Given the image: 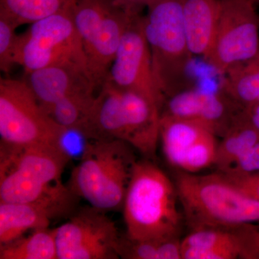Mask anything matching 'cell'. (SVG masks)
<instances>
[{
	"mask_svg": "<svg viewBox=\"0 0 259 259\" xmlns=\"http://www.w3.org/2000/svg\"><path fill=\"white\" fill-rule=\"evenodd\" d=\"M161 117L160 107L146 97L105 80L95 97L89 138L125 141L153 160L159 144Z\"/></svg>",
	"mask_w": 259,
	"mask_h": 259,
	"instance_id": "obj_2",
	"label": "cell"
},
{
	"mask_svg": "<svg viewBox=\"0 0 259 259\" xmlns=\"http://www.w3.org/2000/svg\"><path fill=\"white\" fill-rule=\"evenodd\" d=\"M224 75L221 91L243 110L259 105V54L235 65Z\"/></svg>",
	"mask_w": 259,
	"mask_h": 259,
	"instance_id": "obj_20",
	"label": "cell"
},
{
	"mask_svg": "<svg viewBox=\"0 0 259 259\" xmlns=\"http://www.w3.org/2000/svg\"><path fill=\"white\" fill-rule=\"evenodd\" d=\"M217 136L195 121L161 115L159 143L168 163L196 174L215 163Z\"/></svg>",
	"mask_w": 259,
	"mask_h": 259,
	"instance_id": "obj_13",
	"label": "cell"
},
{
	"mask_svg": "<svg viewBox=\"0 0 259 259\" xmlns=\"http://www.w3.org/2000/svg\"><path fill=\"white\" fill-rule=\"evenodd\" d=\"M56 228L58 259H117L121 237L105 211L76 209Z\"/></svg>",
	"mask_w": 259,
	"mask_h": 259,
	"instance_id": "obj_11",
	"label": "cell"
},
{
	"mask_svg": "<svg viewBox=\"0 0 259 259\" xmlns=\"http://www.w3.org/2000/svg\"><path fill=\"white\" fill-rule=\"evenodd\" d=\"M95 93L94 90H85L72 94L53 105L47 112L61 127L79 131L90 140V121Z\"/></svg>",
	"mask_w": 259,
	"mask_h": 259,
	"instance_id": "obj_21",
	"label": "cell"
},
{
	"mask_svg": "<svg viewBox=\"0 0 259 259\" xmlns=\"http://www.w3.org/2000/svg\"><path fill=\"white\" fill-rule=\"evenodd\" d=\"M18 28L9 18L0 14V69L8 74L15 65L14 54Z\"/></svg>",
	"mask_w": 259,
	"mask_h": 259,
	"instance_id": "obj_24",
	"label": "cell"
},
{
	"mask_svg": "<svg viewBox=\"0 0 259 259\" xmlns=\"http://www.w3.org/2000/svg\"><path fill=\"white\" fill-rule=\"evenodd\" d=\"M224 176L245 194L259 201V172L241 177Z\"/></svg>",
	"mask_w": 259,
	"mask_h": 259,
	"instance_id": "obj_27",
	"label": "cell"
},
{
	"mask_svg": "<svg viewBox=\"0 0 259 259\" xmlns=\"http://www.w3.org/2000/svg\"><path fill=\"white\" fill-rule=\"evenodd\" d=\"M255 3H259V0H255Z\"/></svg>",
	"mask_w": 259,
	"mask_h": 259,
	"instance_id": "obj_30",
	"label": "cell"
},
{
	"mask_svg": "<svg viewBox=\"0 0 259 259\" xmlns=\"http://www.w3.org/2000/svg\"><path fill=\"white\" fill-rule=\"evenodd\" d=\"M219 172V171H218ZM259 172V141L235 161L226 171L220 172L228 177H241Z\"/></svg>",
	"mask_w": 259,
	"mask_h": 259,
	"instance_id": "obj_25",
	"label": "cell"
},
{
	"mask_svg": "<svg viewBox=\"0 0 259 259\" xmlns=\"http://www.w3.org/2000/svg\"><path fill=\"white\" fill-rule=\"evenodd\" d=\"M182 259L244 258L238 228H202L182 239Z\"/></svg>",
	"mask_w": 259,
	"mask_h": 259,
	"instance_id": "obj_17",
	"label": "cell"
},
{
	"mask_svg": "<svg viewBox=\"0 0 259 259\" xmlns=\"http://www.w3.org/2000/svg\"><path fill=\"white\" fill-rule=\"evenodd\" d=\"M131 145L117 139L89 141L70 177V190L100 210H122L138 159Z\"/></svg>",
	"mask_w": 259,
	"mask_h": 259,
	"instance_id": "obj_4",
	"label": "cell"
},
{
	"mask_svg": "<svg viewBox=\"0 0 259 259\" xmlns=\"http://www.w3.org/2000/svg\"><path fill=\"white\" fill-rule=\"evenodd\" d=\"M0 259H58L56 228L36 230L0 245Z\"/></svg>",
	"mask_w": 259,
	"mask_h": 259,
	"instance_id": "obj_22",
	"label": "cell"
},
{
	"mask_svg": "<svg viewBox=\"0 0 259 259\" xmlns=\"http://www.w3.org/2000/svg\"><path fill=\"white\" fill-rule=\"evenodd\" d=\"M248 112L249 114L250 119L253 121L255 127L259 131V105L258 106L255 107L254 108L251 109L250 110H248Z\"/></svg>",
	"mask_w": 259,
	"mask_h": 259,
	"instance_id": "obj_29",
	"label": "cell"
},
{
	"mask_svg": "<svg viewBox=\"0 0 259 259\" xmlns=\"http://www.w3.org/2000/svg\"><path fill=\"white\" fill-rule=\"evenodd\" d=\"M77 0H0V14L18 26L32 24L71 8Z\"/></svg>",
	"mask_w": 259,
	"mask_h": 259,
	"instance_id": "obj_23",
	"label": "cell"
},
{
	"mask_svg": "<svg viewBox=\"0 0 259 259\" xmlns=\"http://www.w3.org/2000/svg\"><path fill=\"white\" fill-rule=\"evenodd\" d=\"M28 75L27 82L46 112L72 94L85 90L97 91L87 69L76 65L48 66Z\"/></svg>",
	"mask_w": 259,
	"mask_h": 259,
	"instance_id": "obj_16",
	"label": "cell"
},
{
	"mask_svg": "<svg viewBox=\"0 0 259 259\" xmlns=\"http://www.w3.org/2000/svg\"><path fill=\"white\" fill-rule=\"evenodd\" d=\"M65 130L44 110L27 81L0 78L1 145L60 146Z\"/></svg>",
	"mask_w": 259,
	"mask_h": 259,
	"instance_id": "obj_9",
	"label": "cell"
},
{
	"mask_svg": "<svg viewBox=\"0 0 259 259\" xmlns=\"http://www.w3.org/2000/svg\"><path fill=\"white\" fill-rule=\"evenodd\" d=\"M156 84L166 100L186 90L192 59L181 0H153L142 17Z\"/></svg>",
	"mask_w": 259,
	"mask_h": 259,
	"instance_id": "obj_5",
	"label": "cell"
},
{
	"mask_svg": "<svg viewBox=\"0 0 259 259\" xmlns=\"http://www.w3.org/2000/svg\"><path fill=\"white\" fill-rule=\"evenodd\" d=\"M214 44L207 61L219 74L259 54V17L255 0H219Z\"/></svg>",
	"mask_w": 259,
	"mask_h": 259,
	"instance_id": "obj_10",
	"label": "cell"
},
{
	"mask_svg": "<svg viewBox=\"0 0 259 259\" xmlns=\"http://www.w3.org/2000/svg\"><path fill=\"white\" fill-rule=\"evenodd\" d=\"M73 18L87 58L88 74L100 90L132 20L131 14L113 0H77Z\"/></svg>",
	"mask_w": 259,
	"mask_h": 259,
	"instance_id": "obj_7",
	"label": "cell"
},
{
	"mask_svg": "<svg viewBox=\"0 0 259 259\" xmlns=\"http://www.w3.org/2000/svg\"><path fill=\"white\" fill-rule=\"evenodd\" d=\"M153 0H113L114 3L131 14L141 15L143 10L147 8Z\"/></svg>",
	"mask_w": 259,
	"mask_h": 259,
	"instance_id": "obj_28",
	"label": "cell"
},
{
	"mask_svg": "<svg viewBox=\"0 0 259 259\" xmlns=\"http://www.w3.org/2000/svg\"><path fill=\"white\" fill-rule=\"evenodd\" d=\"M79 197L61 181L38 199L23 203L0 202V245L29 231L49 228L54 220L71 215Z\"/></svg>",
	"mask_w": 259,
	"mask_h": 259,
	"instance_id": "obj_14",
	"label": "cell"
},
{
	"mask_svg": "<svg viewBox=\"0 0 259 259\" xmlns=\"http://www.w3.org/2000/svg\"><path fill=\"white\" fill-rule=\"evenodd\" d=\"M175 183L152 160H138L122 204L125 236L133 241L179 237L182 214Z\"/></svg>",
	"mask_w": 259,
	"mask_h": 259,
	"instance_id": "obj_1",
	"label": "cell"
},
{
	"mask_svg": "<svg viewBox=\"0 0 259 259\" xmlns=\"http://www.w3.org/2000/svg\"><path fill=\"white\" fill-rule=\"evenodd\" d=\"M218 141L215 163L218 171H226L259 141V131L249 114L243 110L237 115L224 136Z\"/></svg>",
	"mask_w": 259,
	"mask_h": 259,
	"instance_id": "obj_19",
	"label": "cell"
},
{
	"mask_svg": "<svg viewBox=\"0 0 259 259\" xmlns=\"http://www.w3.org/2000/svg\"><path fill=\"white\" fill-rule=\"evenodd\" d=\"M74 5L30 24L26 31L18 35L14 62L27 74L56 65H76L88 71L82 42L73 18Z\"/></svg>",
	"mask_w": 259,
	"mask_h": 259,
	"instance_id": "obj_8",
	"label": "cell"
},
{
	"mask_svg": "<svg viewBox=\"0 0 259 259\" xmlns=\"http://www.w3.org/2000/svg\"><path fill=\"white\" fill-rule=\"evenodd\" d=\"M244 248V259H259V223L237 227Z\"/></svg>",
	"mask_w": 259,
	"mask_h": 259,
	"instance_id": "obj_26",
	"label": "cell"
},
{
	"mask_svg": "<svg viewBox=\"0 0 259 259\" xmlns=\"http://www.w3.org/2000/svg\"><path fill=\"white\" fill-rule=\"evenodd\" d=\"M142 15L132 20L122 37L107 74L117 88L146 97L162 110L166 99L156 84L151 51L143 27Z\"/></svg>",
	"mask_w": 259,
	"mask_h": 259,
	"instance_id": "obj_12",
	"label": "cell"
},
{
	"mask_svg": "<svg viewBox=\"0 0 259 259\" xmlns=\"http://www.w3.org/2000/svg\"><path fill=\"white\" fill-rule=\"evenodd\" d=\"M243 109L222 91L184 90L167 99L161 115L195 121L222 138Z\"/></svg>",
	"mask_w": 259,
	"mask_h": 259,
	"instance_id": "obj_15",
	"label": "cell"
},
{
	"mask_svg": "<svg viewBox=\"0 0 259 259\" xmlns=\"http://www.w3.org/2000/svg\"><path fill=\"white\" fill-rule=\"evenodd\" d=\"M70 160L55 145H1L0 202L23 203L42 197L61 181Z\"/></svg>",
	"mask_w": 259,
	"mask_h": 259,
	"instance_id": "obj_6",
	"label": "cell"
},
{
	"mask_svg": "<svg viewBox=\"0 0 259 259\" xmlns=\"http://www.w3.org/2000/svg\"><path fill=\"white\" fill-rule=\"evenodd\" d=\"M175 185L191 230L259 223V201L220 172L197 175L182 171Z\"/></svg>",
	"mask_w": 259,
	"mask_h": 259,
	"instance_id": "obj_3",
	"label": "cell"
},
{
	"mask_svg": "<svg viewBox=\"0 0 259 259\" xmlns=\"http://www.w3.org/2000/svg\"><path fill=\"white\" fill-rule=\"evenodd\" d=\"M182 20L192 55L207 60L212 52L219 15V0H181Z\"/></svg>",
	"mask_w": 259,
	"mask_h": 259,
	"instance_id": "obj_18",
	"label": "cell"
}]
</instances>
